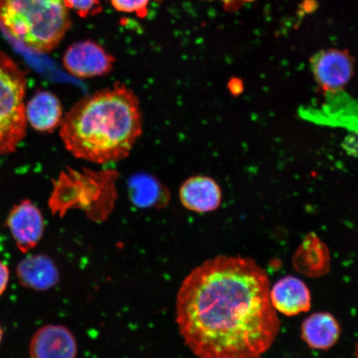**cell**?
Returning <instances> with one entry per match:
<instances>
[{
  "mask_svg": "<svg viewBox=\"0 0 358 358\" xmlns=\"http://www.w3.org/2000/svg\"><path fill=\"white\" fill-rule=\"evenodd\" d=\"M176 315L179 333L199 358H261L280 327L266 271L243 257L196 267L178 290Z\"/></svg>",
  "mask_w": 358,
  "mask_h": 358,
  "instance_id": "1",
  "label": "cell"
},
{
  "mask_svg": "<svg viewBox=\"0 0 358 358\" xmlns=\"http://www.w3.org/2000/svg\"><path fill=\"white\" fill-rule=\"evenodd\" d=\"M142 133L138 96L116 83L76 103L62 120L60 136L76 158L106 164L127 158Z\"/></svg>",
  "mask_w": 358,
  "mask_h": 358,
  "instance_id": "2",
  "label": "cell"
},
{
  "mask_svg": "<svg viewBox=\"0 0 358 358\" xmlns=\"http://www.w3.org/2000/svg\"><path fill=\"white\" fill-rule=\"evenodd\" d=\"M71 25L64 0H0V26L34 51L53 50Z\"/></svg>",
  "mask_w": 358,
  "mask_h": 358,
  "instance_id": "3",
  "label": "cell"
},
{
  "mask_svg": "<svg viewBox=\"0 0 358 358\" xmlns=\"http://www.w3.org/2000/svg\"><path fill=\"white\" fill-rule=\"evenodd\" d=\"M25 90L24 71L0 52V155L12 153L25 136Z\"/></svg>",
  "mask_w": 358,
  "mask_h": 358,
  "instance_id": "4",
  "label": "cell"
},
{
  "mask_svg": "<svg viewBox=\"0 0 358 358\" xmlns=\"http://www.w3.org/2000/svg\"><path fill=\"white\" fill-rule=\"evenodd\" d=\"M310 62L313 78L325 92L339 91L355 75V58L347 49H323L313 55Z\"/></svg>",
  "mask_w": 358,
  "mask_h": 358,
  "instance_id": "5",
  "label": "cell"
},
{
  "mask_svg": "<svg viewBox=\"0 0 358 358\" xmlns=\"http://www.w3.org/2000/svg\"><path fill=\"white\" fill-rule=\"evenodd\" d=\"M115 57L101 45L86 40L75 43L67 49L64 64L69 73L80 79L102 77L113 69Z\"/></svg>",
  "mask_w": 358,
  "mask_h": 358,
  "instance_id": "6",
  "label": "cell"
},
{
  "mask_svg": "<svg viewBox=\"0 0 358 358\" xmlns=\"http://www.w3.org/2000/svg\"><path fill=\"white\" fill-rule=\"evenodd\" d=\"M13 240L20 252H29L42 239L44 221L42 213L29 200L15 206L7 218Z\"/></svg>",
  "mask_w": 358,
  "mask_h": 358,
  "instance_id": "7",
  "label": "cell"
},
{
  "mask_svg": "<svg viewBox=\"0 0 358 358\" xmlns=\"http://www.w3.org/2000/svg\"><path fill=\"white\" fill-rule=\"evenodd\" d=\"M31 358H76L78 344L69 329L46 325L35 333L30 342Z\"/></svg>",
  "mask_w": 358,
  "mask_h": 358,
  "instance_id": "8",
  "label": "cell"
},
{
  "mask_svg": "<svg viewBox=\"0 0 358 358\" xmlns=\"http://www.w3.org/2000/svg\"><path fill=\"white\" fill-rule=\"evenodd\" d=\"M222 199L221 187L208 176L187 178L179 189V199L183 207L195 213L215 211L220 207Z\"/></svg>",
  "mask_w": 358,
  "mask_h": 358,
  "instance_id": "9",
  "label": "cell"
},
{
  "mask_svg": "<svg viewBox=\"0 0 358 358\" xmlns=\"http://www.w3.org/2000/svg\"><path fill=\"white\" fill-rule=\"evenodd\" d=\"M273 307L286 316L307 312L311 307V294L307 285L294 276H286L277 281L271 289Z\"/></svg>",
  "mask_w": 358,
  "mask_h": 358,
  "instance_id": "10",
  "label": "cell"
},
{
  "mask_svg": "<svg viewBox=\"0 0 358 358\" xmlns=\"http://www.w3.org/2000/svg\"><path fill=\"white\" fill-rule=\"evenodd\" d=\"M16 273L22 286L36 291L50 289L60 280L56 264L46 255H32L22 259Z\"/></svg>",
  "mask_w": 358,
  "mask_h": 358,
  "instance_id": "11",
  "label": "cell"
},
{
  "mask_svg": "<svg viewBox=\"0 0 358 358\" xmlns=\"http://www.w3.org/2000/svg\"><path fill=\"white\" fill-rule=\"evenodd\" d=\"M330 264L328 246L315 232L304 237L293 257L295 270L311 278H317L329 273Z\"/></svg>",
  "mask_w": 358,
  "mask_h": 358,
  "instance_id": "12",
  "label": "cell"
},
{
  "mask_svg": "<svg viewBox=\"0 0 358 358\" xmlns=\"http://www.w3.org/2000/svg\"><path fill=\"white\" fill-rule=\"evenodd\" d=\"M26 118L36 131L52 132L62 122L61 101L55 94L40 91L28 103Z\"/></svg>",
  "mask_w": 358,
  "mask_h": 358,
  "instance_id": "13",
  "label": "cell"
},
{
  "mask_svg": "<svg viewBox=\"0 0 358 358\" xmlns=\"http://www.w3.org/2000/svg\"><path fill=\"white\" fill-rule=\"evenodd\" d=\"M341 328L329 313L319 312L303 321L302 338L308 346L317 350H328L338 341Z\"/></svg>",
  "mask_w": 358,
  "mask_h": 358,
  "instance_id": "14",
  "label": "cell"
},
{
  "mask_svg": "<svg viewBox=\"0 0 358 358\" xmlns=\"http://www.w3.org/2000/svg\"><path fill=\"white\" fill-rule=\"evenodd\" d=\"M64 2L69 10H74L82 17L96 15L102 10L101 0H64Z\"/></svg>",
  "mask_w": 358,
  "mask_h": 358,
  "instance_id": "15",
  "label": "cell"
},
{
  "mask_svg": "<svg viewBox=\"0 0 358 358\" xmlns=\"http://www.w3.org/2000/svg\"><path fill=\"white\" fill-rule=\"evenodd\" d=\"M150 0H110L111 6L116 10L127 13H136L144 19L147 16Z\"/></svg>",
  "mask_w": 358,
  "mask_h": 358,
  "instance_id": "16",
  "label": "cell"
},
{
  "mask_svg": "<svg viewBox=\"0 0 358 358\" xmlns=\"http://www.w3.org/2000/svg\"><path fill=\"white\" fill-rule=\"evenodd\" d=\"M222 3L224 10L228 13L239 11L245 4L253 3L257 0H217Z\"/></svg>",
  "mask_w": 358,
  "mask_h": 358,
  "instance_id": "17",
  "label": "cell"
},
{
  "mask_svg": "<svg viewBox=\"0 0 358 358\" xmlns=\"http://www.w3.org/2000/svg\"><path fill=\"white\" fill-rule=\"evenodd\" d=\"M10 268H8L6 264L0 262V296L7 289L8 280H10Z\"/></svg>",
  "mask_w": 358,
  "mask_h": 358,
  "instance_id": "18",
  "label": "cell"
},
{
  "mask_svg": "<svg viewBox=\"0 0 358 358\" xmlns=\"http://www.w3.org/2000/svg\"><path fill=\"white\" fill-rule=\"evenodd\" d=\"M228 87L230 89V92L234 95H240L243 92L244 85L243 80L238 78H232L228 84Z\"/></svg>",
  "mask_w": 358,
  "mask_h": 358,
  "instance_id": "19",
  "label": "cell"
},
{
  "mask_svg": "<svg viewBox=\"0 0 358 358\" xmlns=\"http://www.w3.org/2000/svg\"><path fill=\"white\" fill-rule=\"evenodd\" d=\"M3 335V331L2 329L1 324H0V345H1Z\"/></svg>",
  "mask_w": 358,
  "mask_h": 358,
  "instance_id": "20",
  "label": "cell"
},
{
  "mask_svg": "<svg viewBox=\"0 0 358 358\" xmlns=\"http://www.w3.org/2000/svg\"><path fill=\"white\" fill-rule=\"evenodd\" d=\"M356 357H357V358H358V345L357 347V350H356Z\"/></svg>",
  "mask_w": 358,
  "mask_h": 358,
  "instance_id": "21",
  "label": "cell"
}]
</instances>
